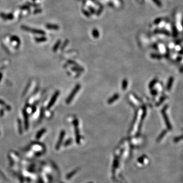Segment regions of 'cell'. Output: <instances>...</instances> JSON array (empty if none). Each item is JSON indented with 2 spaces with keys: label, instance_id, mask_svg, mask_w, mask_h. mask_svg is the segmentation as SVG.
Instances as JSON below:
<instances>
[{
  "label": "cell",
  "instance_id": "obj_1",
  "mask_svg": "<svg viewBox=\"0 0 183 183\" xmlns=\"http://www.w3.org/2000/svg\"><path fill=\"white\" fill-rule=\"evenodd\" d=\"M21 28L22 30H24L26 32H30L34 33L35 34H38L41 35H45V32L42 30H39V29H36L34 28H31L30 27H28L26 25H22L21 27Z\"/></svg>",
  "mask_w": 183,
  "mask_h": 183
},
{
  "label": "cell",
  "instance_id": "obj_2",
  "mask_svg": "<svg viewBox=\"0 0 183 183\" xmlns=\"http://www.w3.org/2000/svg\"><path fill=\"white\" fill-rule=\"evenodd\" d=\"M80 89V85L79 84H77L76 86L75 87L73 91L71 92V93L70 94V95L68 97V98L66 99V102L67 104H69L71 102V101L72 100V99L74 98V96L76 95V93L78 92V91H79Z\"/></svg>",
  "mask_w": 183,
  "mask_h": 183
},
{
  "label": "cell",
  "instance_id": "obj_3",
  "mask_svg": "<svg viewBox=\"0 0 183 183\" xmlns=\"http://www.w3.org/2000/svg\"><path fill=\"white\" fill-rule=\"evenodd\" d=\"M167 107H168L167 105H165L164 107H163V108L162 110V115L163 116V117H164V121H165V124L166 125V127H167V128L168 130H171L172 129V126H171V123H170L169 120L168 119V117L167 114H166V109L167 108Z\"/></svg>",
  "mask_w": 183,
  "mask_h": 183
},
{
  "label": "cell",
  "instance_id": "obj_4",
  "mask_svg": "<svg viewBox=\"0 0 183 183\" xmlns=\"http://www.w3.org/2000/svg\"><path fill=\"white\" fill-rule=\"evenodd\" d=\"M60 94V92L59 91H57L55 92V93L54 94V95L52 96L50 100V102H49L48 106H47V109H50V108L53 106L54 104L55 101L57 99L58 96H59Z\"/></svg>",
  "mask_w": 183,
  "mask_h": 183
},
{
  "label": "cell",
  "instance_id": "obj_5",
  "mask_svg": "<svg viewBox=\"0 0 183 183\" xmlns=\"http://www.w3.org/2000/svg\"><path fill=\"white\" fill-rule=\"evenodd\" d=\"M23 116L24 117V125H25V130H27L29 129V116L27 112H26L25 109H24L22 111Z\"/></svg>",
  "mask_w": 183,
  "mask_h": 183
},
{
  "label": "cell",
  "instance_id": "obj_6",
  "mask_svg": "<svg viewBox=\"0 0 183 183\" xmlns=\"http://www.w3.org/2000/svg\"><path fill=\"white\" fill-rule=\"evenodd\" d=\"M73 124L74 125V128H75V132L76 134V137L77 141L79 142V139H80V136H79V128H78V120L75 119L73 122Z\"/></svg>",
  "mask_w": 183,
  "mask_h": 183
},
{
  "label": "cell",
  "instance_id": "obj_7",
  "mask_svg": "<svg viewBox=\"0 0 183 183\" xmlns=\"http://www.w3.org/2000/svg\"><path fill=\"white\" fill-rule=\"evenodd\" d=\"M0 17L2 19L5 20H12L14 18V15L12 13L6 14L4 13H0Z\"/></svg>",
  "mask_w": 183,
  "mask_h": 183
},
{
  "label": "cell",
  "instance_id": "obj_8",
  "mask_svg": "<svg viewBox=\"0 0 183 183\" xmlns=\"http://www.w3.org/2000/svg\"><path fill=\"white\" fill-rule=\"evenodd\" d=\"M65 135V131H64V130L62 131L61 132V133H60V137H59V139H58V143H57V145L56 146V148L57 149H58V148H60V146L61 145V143H62V141H63V138H64Z\"/></svg>",
  "mask_w": 183,
  "mask_h": 183
},
{
  "label": "cell",
  "instance_id": "obj_9",
  "mask_svg": "<svg viewBox=\"0 0 183 183\" xmlns=\"http://www.w3.org/2000/svg\"><path fill=\"white\" fill-rule=\"evenodd\" d=\"M45 27L48 30H58L59 29V27L58 25L54 24H47L45 25Z\"/></svg>",
  "mask_w": 183,
  "mask_h": 183
},
{
  "label": "cell",
  "instance_id": "obj_10",
  "mask_svg": "<svg viewBox=\"0 0 183 183\" xmlns=\"http://www.w3.org/2000/svg\"><path fill=\"white\" fill-rule=\"evenodd\" d=\"M119 97H120V95L119 94H117V93L115 94L114 95H113L112 97H111L110 98H109L108 100L107 103L108 104H112L114 102V101H116L117 99H118L119 98Z\"/></svg>",
  "mask_w": 183,
  "mask_h": 183
},
{
  "label": "cell",
  "instance_id": "obj_11",
  "mask_svg": "<svg viewBox=\"0 0 183 183\" xmlns=\"http://www.w3.org/2000/svg\"><path fill=\"white\" fill-rule=\"evenodd\" d=\"M173 82H174V78H173L172 77H171L169 78V79L168 80V83L167 84V87H166V88H167V89L168 91H169L171 89V88L172 86V84H173Z\"/></svg>",
  "mask_w": 183,
  "mask_h": 183
},
{
  "label": "cell",
  "instance_id": "obj_12",
  "mask_svg": "<svg viewBox=\"0 0 183 183\" xmlns=\"http://www.w3.org/2000/svg\"><path fill=\"white\" fill-rule=\"evenodd\" d=\"M35 40L36 42H38V43H40V42H44L46 41L47 38L44 36L41 37H36L35 38Z\"/></svg>",
  "mask_w": 183,
  "mask_h": 183
},
{
  "label": "cell",
  "instance_id": "obj_13",
  "mask_svg": "<svg viewBox=\"0 0 183 183\" xmlns=\"http://www.w3.org/2000/svg\"><path fill=\"white\" fill-rule=\"evenodd\" d=\"M46 132V129H42L41 130H40L38 132V133H37L36 134V137L37 139H39L40 138V137L43 135V134Z\"/></svg>",
  "mask_w": 183,
  "mask_h": 183
},
{
  "label": "cell",
  "instance_id": "obj_14",
  "mask_svg": "<svg viewBox=\"0 0 183 183\" xmlns=\"http://www.w3.org/2000/svg\"><path fill=\"white\" fill-rule=\"evenodd\" d=\"M10 41H13V42H17V43H20V42H21L20 39H19V38L17 36H15V35L12 36L10 38Z\"/></svg>",
  "mask_w": 183,
  "mask_h": 183
},
{
  "label": "cell",
  "instance_id": "obj_15",
  "mask_svg": "<svg viewBox=\"0 0 183 183\" xmlns=\"http://www.w3.org/2000/svg\"><path fill=\"white\" fill-rule=\"evenodd\" d=\"M128 80H127V79H125L123 80L122 87V89L123 90L125 91V90H126V89H127V87H128Z\"/></svg>",
  "mask_w": 183,
  "mask_h": 183
},
{
  "label": "cell",
  "instance_id": "obj_16",
  "mask_svg": "<svg viewBox=\"0 0 183 183\" xmlns=\"http://www.w3.org/2000/svg\"><path fill=\"white\" fill-rule=\"evenodd\" d=\"M61 44V40H58L56 43H55V44H54V47L53 48V50L54 51H56L58 50V47H59L60 45Z\"/></svg>",
  "mask_w": 183,
  "mask_h": 183
},
{
  "label": "cell",
  "instance_id": "obj_17",
  "mask_svg": "<svg viewBox=\"0 0 183 183\" xmlns=\"http://www.w3.org/2000/svg\"><path fill=\"white\" fill-rule=\"evenodd\" d=\"M155 32H156L157 33H161V34H165L166 35H169L170 34L169 33L166 31L165 30H157L155 31Z\"/></svg>",
  "mask_w": 183,
  "mask_h": 183
},
{
  "label": "cell",
  "instance_id": "obj_18",
  "mask_svg": "<svg viewBox=\"0 0 183 183\" xmlns=\"http://www.w3.org/2000/svg\"><path fill=\"white\" fill-rule=\"evenodd\" d=\"M166 132H167V131H166V130H164L163 131L161 132V133L160 134V135L158 137V138H157V141H160V140H161L163 138V137L165 136Z\"/></svg>",
  "mask_w": 183,
  "mask_h": 183
},
{
  "label": "cell",
  "instance_id": "obj_19",
  "mask_svg": "<svg viewBox=\"0 0 183 183\" xmlns=\"http://www.w3.org/2000/svg\"><path fill=\"white\" fill-rule=\"evenodd\" d=\"M172 31H173V35H174V36L175 37L177 36L178 35V32L177 29H176L175 25H173L172 26Z\"/></svg>",
  "mask_w": 183,
  "mask_h": 183
},
{
  "label": "cell",
  "instance_id": "obj_20",
  "mask_svg": "<svg viewBox=\"0 0 183 183\" xmlns=\"http://www.w3.org/2000/svg\"><path fill=\"white\" fill-rule=\"evenodd\" d=\"M157 79H153L151 83L149 84V88L150 89H152V88L154 87V86H155V84L157 82Z\"/></svg>",
  "mask_w": 183,
  "mask_h": 183
},
{
  "label": "cell",
  "instance_id": "obj_21",
  "mask_svg": "<svg viewBox=\"0 0 183 183\" xmlns=\"http://www.w3.org/2000/svg\"><path fill=\"white\" fill-rule=\"evenodd\" d=\"M18 125L19 132L20 134H21L22 132V127H21V120H20L19 119L18 120Z\"/></svg>",
  "mask_w": 183,
  "mask_h": 183
},
{
  "label": "cell",
  "instance_id": "obj_22",
  "mask_svg": "<svg viewBox=\"0 0 183 183\" xmlns=\"http://www.w3.org/2000/svg\"><path fill=\"white\" fill-rule=\"evenodd\" d=\"M151 57L152 58H159V59H160V58H162V56L160 54H151Z\"/></svg>",
  "mask_w": 183,
  "mask_h": 183
},
{
  "label": "cell",
  "instance_id": "obj_23",
  "mask_svg": "<svg viewBox=\"0 0 183 183\" xmlns=\"http://www.w3.org/2000/svg\"><path fill=\"white\" fill-rule=\"evenodd\" d=\"M182 139H183V134L181 136H178L177 137H176V138H175L174 139V141L175 142H177L179 141H180V140H181Z\"/></svg>",
  "mask_w": 183,
  "mask_h": 183
},
{
  "label": "cell",
  "instance_id": "obj_24",
  "mask_svg": "<svg viewBox=\"0 0 183 183\" xmlns=\"http://www.w3.org/2000/svg\"><path fill=\"white\" fill-rule=\"evenodd\" d=\"M20 9L22 10H29L30 9V7L29 6L27 5H22L20 7Z\"/></svg>",
  "mask_w": 183,
  "mask_h": 183
},
{
  "label": "cell",
  "instance_id": "obj_25",
  "mask_svg": "<svg viewBox=\"0 0 183 183\" xmlns=\"http://www.w3.org/2000/svg\"><path fill=\"white\" fill-rule=\"evenodd\" d=\"M165 99H166V97H165V96H163V97H161V98L159 100V102L157 104V105H160V104H161L163 102V101L165 100Z\"/></svg>",
  "mask_w": 183,
  "mask_h": 183
},
{
  "label": "cell",
  "instance_id": "obj_26",
  "mask_svg": "<svg viewBox=\"0 0 183 183\" xmlns=\"http://www.w3.org/2000/svg\"><path fill=\"white\" fill-rule=\"evenodd\" d=\"M41 11H42V10L41 9L37 8L36 9H35V10L34 11V14H36L39 13H41Z\"/></svg>",
  "mask_w": 183,
  "mask_h": 183
},
{
  "label": "cell",
  "instance_id": "obj_27",
  "mask_svg": "<svg viewBox=\"0 0 183 183\" xmlns=\"http://www.w3.org/2000/svg\"><path fill=\"white\" fill-rule=\"evenodd\" d=\"M152 1L153 2H154L156 4V5H157L158 6H161L162 5L161 3L159 1V0H152Z\"/></svg>",
  "mask_w": 183,
  "mask_h": 183
},
{
  "label": "cell",
  "instance_id": "obj_28",
  "mask_svg": "<svg viewBox=\"0 0 183 183\" xmlns=\"http://www.w3.org/2000/svg\"><path fill=\"white\" fill-rule=\"evenodd\" d=\"M157 91L156 90H151V94L152 95H153V96H156L157 95Z\"/></svg>",
  "mask_w": 183,
  "mask_h": 183
},
{
  "label": "cell",
  "instance_id": "obj_29",
  "mask_svg": "<svg viewBox=\"0 0 183 183\" xmlns=\"http://www.w3.org/2000/svg\"><path fill=\"white\" fill-rule=\"evenodd\" d=\"M27 4L29 5H31V6H33V7H39V5H37L36 4H32V3L29 2V3H27Z\"/></svg>",
  "mask_w": 183,
  "mask_h": 183
},
{
  "label": "cell",
  "instance_id": "obj_30",
  "mask_svg": "<svg viewBox=\"0 0 183 183\" xmlns=\"http://www.w3.org/2000/svg\"><path fill=\"white\" fill-rule=\"evenodd\" d=\"M156 21H155L156 24H158V23H159L160 21H161V18H158V19H157V20H156Z\"/></svg>",
  "mask_w": 183,
  "mask_h": 183
},
{
  "label": "cell",
  "instance_id": "obj_31",
  "mask_svg": "<svg viewBox=\"0 0 183 183\" xmlns=\"http://www.w3.org/2000/svg\"><path fill=\"white\" fill-rule=\"evenodd\" d=\"M68 40H67V41H66V42H65V43H64V45L63 46H62V50H63V49L65 47H65H66V44H67V43H68Z\"/></svg>",
  "mask_w": 183,
  "mask_h": 183
},
{
  "label": "cell",
  "instance_id": "obj_32",
  "mask_svg": "<svg viewBox=\"0 0 183 183\" xmlns=\"http://www.w3.org/2000/svg\"><path fill=\"white\" fill-rule=\"evenodd\" d=\"M0 104H1V105H5V102H4V101H3L1 100H0Z\"/></svg>",
  "mask_w": 183,
  "mask_h": 183
},
{
  "label": "cell",
  "instance_id": "obj_33",
  "mask_svg": "<svg viewBox=\"0 0 183 183\" xmlns=\"http://www.w3.org/2000/svg\"><path fill=\"white\" fill-rule=\"evenodd\" d=\"M2 76H3V75H2V73H0V82H1V81L2 80Z\"/></svg>",
  "mask_w": 183,
  "mask_h": 183
},
{
  "label": "cell",
  "instance_id": "obj_34",
  "mask_svg": "<svg viewBox=\"0 0 183 183\" xmlns=\"http://www.w3.org/2000/svg\"><path fill=\"white\" fill-rule=\"evenodd\" d=\"M179 54H183V50H181L180 51H179Z\"/></svg>",
  "mask_w": 183,
  "mask_h": 183
},
{
  "label": "cell",
  "instance_id": "obj_35",
  "mask_svg": "<svg viewBox=\"0 0 183 183\" xmlns=\"http://www.w3.org/2000/svg\"><path fill=\"white\" fill-rule=\"evenodd\" d=\"M182 25H183V21H182Z\"/></svg>",
  "mask_w": 183,
  "mask_h": 183
},
{
  "label": "cell",
  "instance_id": "obj_36",
  "mask_svg": "<svg viewBox=\"0 0 183 183\" xmlns=\"http://www.w3.org/2000/svg\"><path fill=\"white\" fill-rule=\"evenodd\" d=\"M32 1H36V0H32Z\"/></svg>",
  "mask_w": 183,
  "mask_h": 183
}]
</instances>
